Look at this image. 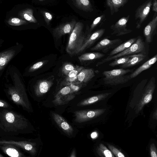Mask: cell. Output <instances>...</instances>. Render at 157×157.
<instances>
[{"label": "cell", "instance_id": "e575fe53", "mask_svg": "<svg viewBox=\"0 0 157 157\" xmlns=\"http://www.w3.org/2000/svg\"><path fill=\"white\" fill-rule=\"evenodd\" d=\"M104 17V15H102L97 17L93 21L90 25V27L89 29L90 32L93 30L96 26L100 23L102 19Z\"/></svg>", "mask_w": 157, "mask_h": 157}, {"label": "cell", "instance_id": "4fadbf2b", "mask_svg": "<svg viewBox=\"0 0 157 157\" xmlns=\"http://www.w3.org/2000/svg\"><path fill=\"white\" fill-rule=\"evenodd\" d=\"M54 79V76L52 75L46 79L39 80L35 87L36 95L40 96L47 92L53 85Z\"/></svg>", "mask_w": 157, "mask_h": 157}, {"label": "cell", "instance_id": "8992f818", "mask_svg": "<svg viewBox=\"0 0 157 157\" xmlns=\"http://www.w3.org/2000/svg\"><path fill=\"white\" fill-rule=\"evenodd\" d=\"M155 86V78L153 77L151 78L146 86L145 91L137 104L136 108L137 113L141 110L145 105L151 101Z\"/></svg>", "mask_w": 157, "mask_h": 157}, {"label": "cell", "instance_id": "d590c367", "mask_svg": "<svg viewBox=\"0 0 157 157\" xmlns=\"http://www.w3.org/2000/svg\"><path fill=\"white\" fill-rule=\"evenodd\" d=\"M43 14L45 22L48 25H49L50 22L52 19V15L50 13L46 11H43Z\"/></svg>", "mask_w": 157, "mask_h": 157}, {"label": "cell", "instance_id": "4dcf8cb0", "mask_svg": "<svg viewBox=\"0 0 157 157\" xmlns=\"http://www.w3.org/2000/svg\"><path fill=\"white\" fill-rule=\"evenodd\" d=\"M10 25L13 26H19L26 24L27 22L23 19L16 17H11L7 21Z\"/></svg>", "mask_w": 157, "mask_h": 157}, {"label": "cell", "instance_id": "52a82bcc", "mask_svg": "<svg viewBox=\"0 0 157 157\" xmlns=\"http://www.w3.org/2000/svg\"><path fill=\"white\" fill-rule=\"evenodd\" d=\"M152 0H148L138 7L135 11V18L136 28L139 29L146 19L152 6Z\"/></svg>", "mask_w": 157, "mask_h": 157}, {"label": "cell", "instance_id": "6da1fadb", "mask_svg": "<svg viewBox=\"0 0 157 157\" xmlns=\"http://www.w3.org/2000/svg\"><path fill=\"white\" fill-rule=\"evenodd\" d=\"M28 124L26 118L12 111L5 110L0 113V125L5 132H21Z\"/></svg>", "mask_w": 157, "mask_h": 157}, {"label": "cell", "instance_id": "484cf974", "mask_svg": "<svg viewBox=\"0 0 157 157\" xmlns=\"http://www.w3.org/2000/svg\"><path fill=\"white\" fill-rule=\"evenodd\" d=\"M33 11L30 8H26L19 12L18 16L23 19L29 22L36 23L37 22L33 14Z\"/></svg>", "mask_w": 157, "mask_h": 157}, {"label": "cell", "instance_id": "5b68a950", "mask_svg": "<svg viewBox=\"0 0 157 157\" xmlns=\"http://www.w3.org/2000/svg\"><path fill=\"white\" fill-rule=\"evenodd\" d=\"M8 93L14 103L26 109L30 108V104L24 90L16 86L10 87Z\"/></svg>", "mask_w": 157, "mask_h": 157}, {"label": "cell", "instance_id": "2e32d148", "mask_svg": "<svg viewBox=\"0 0 157 157\" xmlns=\"http://www.w3.org/2000/svg\"><path fill=\"white\" fill-rule=\"evenodd\" d=\"M52 116L55 121L65 133L69 136L72 135L73 127L63 117L55 113H52Z\"/></svg>", "mask_w": 157, "mask_h": 157}, {"label": "cell", "instance_id": "603a6c76", "mask_svg": "<svg viewBox=\"0 0 157 157\" xmlns=\"http://www.w3.org/2000/svg\"><path fill=\"white\" fill-rule=\"evenodd\" d=\"M74 5L78 9L86 12L93 10L90 0H72Z\"/></svg>", "mask_w": 157, "mask_h": 157}, {"label": "cell", "instance_id": "7c38bea8", "mask_svg": "<svg viewBox=\"0 0 157 157\" xmlns=\"http://www.w3.org/2000/svg\"><path fill=\"white\" fill-rule=\"evenodd\" d=\"M76 22L75 19H73L70 21L61 24L57 27L53 31L54 36L57 39H59L66 34H70Z\"/></svg>", "mask_w": 157, "mask_h": 157}, {"label": "cell", "instance_id": "44dd1931", "mask_svg": "<svg viewBox=\"0 0 157 157\" xmlns=\"http://www.w3.org/2000/svg\"><path fill=\"white\" fill-rule=\"evenodd\" d=\"M136 39V38H132L121 44L110 52L106 58L110 57L125 50L133 44Z\"/></svg>", "mask_w": 157, "mask_h": 157}, {"label": "cell", "instance_id": "f546056e", "mask_svg": "<svg viewBox=\"0 0 157 157\" xmlns=\"http://www.w3.org/2000/svg\"><path fill=\"white\" fill-rule=\"evenodd\" d=\"M130 58L129 55L121 57L114 59V60L109 63V65L110 66L113 67L121 65L126 63Z\"/></svg>", "mask_w": 157, "mask_h": 157}, {"label": "cell", "instance_id": "3957f363", "mask_svg": "<svg viewBox=\"0 0 157 157\" xmlns=\"http://www.w3.org/2000/svg\"><path fill=\"white\" fill-rule=\"evenodd\" d=\"M133 69H125L123 68L105 71L102 73L105 76L104 83L107 85H117L124 83L131 79L129 73H132Z\"/></svg>", "mask_w": 157, "mask_h": 157}, {"label": "cell", "instance_id": "60d3db41", "mask_svg": "<svg viewBox=\"0 0 157 157\" xmlns=\"http://www.w3.org/2000/svg\"><path fill=\"white\" fill-rule=\"evenodd\" d=\"M3 157V156L0 154V157Z\"/></svg>", "mask_w": 157, "mask_h": 157}, {"label": "cell", "instance_id": "9a60e30c", "mask_svg": "<svg viewBox=\"0 0 157 157\" xmlns=\"http://www.w3.org/2000/svg\"><path fill=\"white\" fill-rule=\"evenodd\" d=\"M105 31V29H101L92 33H90L80 49L79 53L82 52L91 46L102 36Z\"/></svg>", "mask_w": 157, "mask_h": 157}, {"label": "cell", "instance_id": "1f68e13d", "mask_svg": "<svg viewBox=\"0 0 157 157\" xmlns=\"http://www.w3.org/2000/svg\"><path fill=\"white\" fill-rule=\"evenodd\" d=\"M78 66H75L70 63H66L63 64L62 68V72L67 75L70 71L76 69Z\"/></svg>", "mask_w": 157, "mask_h": 157}, {"label": "cell", "instance_id": "f1b7e54d", "mask_svg": "<svg viewBox=\"0 0 157 157\" xmlns=\"http://www.w3.org/2000/svg\"><path fill=\"white\" fill-rule=\"evenodd\" d=\"M97 152L101 157H114L112 152L109 150L103 144L101 143L97 148Z\"/></svg>", "mask_w": 157, "mask_h": 157}, {"label": "cell", "instance_id": "f35d334b", "mask_svg": "<svg viewBox=\"0 0 157 157\" xmlns=\"http://www.w3.org/2000/svg\"><path fill=\"white\" fill-rule=\"evenodd\" d=\"M9 106L8 104L6 101L0 100V107L3 108H7Z\"/></svg>", "mask_w": 157, "mask_h": 157}, {"label": "cell", "instance_id": "30bf717a", "mask_svg": "<svg viewBox=\"0 0 157 157\" xmlns=\"http://www.w3.org/2000/svg\"><path fill=\"white\" fill-rule=\"evenodd\" d=\"M130 15L126 17H123L120 19L115 24L110 27L113 32L111 35L116 36H123L131 33L132 30L126 28L127 23L128 21Z\"/></svg>", "mask_w": 157, "mask_h": 157}, {"label": "cell", "instance_id": "74e56055", "mask_svg": "<svg viewBox=\"0 0 157 157\" xmlns=\"http://www.w3.org/2000/svg\"><path fill=\"white\" fill-rule=\"evenodd\" d=\"M152 10L155 13L157 12V0H154L152 3Z\"/></svg>", "mask_w": 157, "mask_h": 157}, {"label": "cell", "instance_id": "8d00e7d4", "mask_svg": "<svg viewBox=\"0 0 157 157\" xmlns=\"http://www.w3.org/2000/svg\"><path fill=\"white\" fill-rule=\"evenodd\" d=\"M150 152L151 157H157V151L156 147L153 143H152L150 145Z\"/></svg>", "mask_w": 157, "mask_h": 157}, {"label": "cell", "instance_id": "ac0fdd59", "mask_svg": "<svg viewBox=\"0 0 157 157\" xmlns=\"http://www.w3.org/2000/svg\"><path fill=\"white\" fill-rule=\"evenodd\" d=\"M130 58L125 63L121 64V67L125 68L136 65L143 60L146 56L145 54L142 53L132 54L129 55Z\"/></svg>", "mask_w": 157, "mask_h": 157}, {"label": "cell", "instance_id": "d6986e66", "mask_svg": "<svg viewBox=\"0 0 157 157\" xmlns=\"http://www.w3.org/2000/svg\"><path fill=\"white\" fill-rule=\"evenodd\" d=\"M157 55L156 54L153 57L145 62L141 66L139 67L130 75L131 79L136 77L143 71L151 67L156 61Z\"/></svg>", "mask_w": 157, "mask_h": 157}, {"label": "cell", "instance_id": "b9f144b4", "mask_svg": "<svg viewBox=\"0 0 157 157\" xmlns=\"http://www.w3.org/2000/svg\"><path fill=\"white\" fill-rule=\"evenodd\" d=\"M39 1H43L44 0H39Z\"/></svg>", "mask_w": 157, "mask_h": 157}, {"label": "cell", "instance_id": "5bb4252c", "mask_svg": "<svg viewBox=\"0 0 157 157\" xmlns=\"http://www.w3.org/2000/svg\"><path fill=\"white\" fill-rule=\"evenodd\" d=\"M10 144L15 145L34 155L36 152V149L33 143L27 141H15L13 140H0V145Z\"/></svg>", "mask_w": 157, "mask_h": 157}, {"label": "cell", "instance_id": "9c48e42d", "mask_svg": "<svg viewBox=\"0 0 157 157\" xmlns=\"http://www.w3.org/2000/svg\"><path fill=\"white\" fill-rule=\"evenodd\" d=\"M123 40L120 39L110 40L104 39L99 42L95 46L91 48L92 51H101L106 53L110 50L113 49L123 42Z\"/></svg>", "mask_w": 157, "mask_h": 157}, {"label": "cell", "instance_id": "8fae6325", "mask_svg": "<svg viewBox=\"0 0 157 157\" xmlns=\"http://www.w3.org/2000/svg\"><path fill=\"white\" fill-rule=\"evenodd\" d=\"M157 29V14L155 13L152 20L144 28V34L147 43H151L154 36L156 34Z\"/></svg>", "mask_w": 157, "mask_h": 157}, {"label": "cell", "instance_id": "e0dca14e", "mask_svg": "<svg viewBox=\"0 0 157 157\" xmlns=\"http://www.w3.org/2000/svg\"><path fill=\"white\" fill-rule=\"evenodd\" d=\"M95 75L94 71L93 69L83 68L78 74L75 79L71 83L80 84L87 83Z\"/></svg>", "mask_w": 157, "mask_h": 157}, {"label": "cell", "instance_id": "d6a6232c", "mask_svg": "<svg viewBox=\"0 0 157 157\" xmlns=\"http://www.w3.org/2000/svg\"><path fill=\"white\" fill-rule=\"evenodd\" d=\"M48 61H39L31 66L29 70V72H31L34 71L42 67L44 65L47 63Z\"/></svg>", "mask_w": 157, "mask_h": 157}, {"label": "cell", "instance_id": "ab89813d", "mask_svg": "<svg viewBox=\"0 0 157 157\" xmlns=\"http://www.w3.org/2000/svg\"><path fill=\"white\" fill-rule=\"evenodd\" d=\"M97 134L96 132H94L92 133L91 135V137L93 139H94L97 137Z\"/></svg>", "mask_w": 157, "mask_h": 157}, {"label": "cell", "instance_id": "277c9868", "mask_svg": "<svg viewBox=\"0 0 157 157\" xmlns=\"http://www.w3.org/2000/svg\"><path fill=\"white\" fill-rule=\"evenodd\" d=\"M142 53L146 54L145 44L140 36H138L136 41L129 47L123 51L109 58H105L98 62L96 64L98 67L112 60L125 56Z\"/></svg>", "mask_w": 157, "mask_h": 157}, {"label": "cell", "instance_id": "7402d4cb", "mask_svg": "<svg viewBox=\"0 0 157 157\" xmlns=\"http://www.w3.org/2000/svg\"><path fill=\"white\" fill-rule=\"evenodd\" d=\"M110 94V93H102L90 97L81 101L77 105L78 106H83L94 103L105 98Z\"/></svg>", "mask_w": 157, "mask_h": 157}, {"label": "cell", "instance_id": "83f0119b", "mask_svg": "<svg viewBox=\"0 0 157 157\" xmlns=\"http://www.w3.org/2000/svg\"><path fill=\"white\" fill-rule=\"evenodd\" d=\"M84 68L82 66H78L75 69L70 71L67 75L65 78V82L69 85L76 78L77 75Z\"/></svg>", "mask_w": 157, "mask_h": 157}, {"label": "cell", "instance_id": "7a4b0ae2", "mask_svg": "<svg viewBox=\"0 0 157 157\" xmlns=\"http://www.w3.org/2000/svg\"><path fill=\"white\" fill-rule=\"evenodd\" d=\"M83 24L81 22H76L70 34L66 48V51L70 56H73L79 51L90 33H85L83 30Z\"/></svg>", "mask_w": 157, "mask_h": 157}, {"label": "cell", "instance_id": "d4e9b609", "mask_svg": "<svg viewBox=\"0 0 157 157\" xmlns=\"http://www.w3.org/2000/svg\"><path fill=\"white\" fill-rule=\"evenodd\" d=\"M105 56V55L99 52H88L84 53L78 57L80 62L92 61L100 59Z\"/></svg>", "mask_w": 157, "mask_h": 157}, {"label": "cell", "instance_id": "ffe728a7", "mask_svg": "<svg viewBox=\"0 0 157 157\" xmlns=\"http://www.w3.org/2000/svg\"><path fill=\"white\" fill-rule=\"evenodd\" d=\"M128 0H106V3L109 8L111 15H112L118 11L119 9L124 6Z\"/></svg>", "mask_w": 157, "mask_h": 157}, {"label": "cell", "instance_id": "4316f807", "mask_svg": "<svg viewBox=\"0 0 157 157\" xmlns=\"http://www.w3.org/2000/svg\"><path fill=\"white\" fill-rule=\"evenodd\" d=\"M5 145L2 147L1 149L3 152L10 157H21L23 155L15 148L12 147L10 144Z\"/></svg>", "mask_w": 157, "mask_h": 157}, {"label": "cell", "instance_id": "ba28073f", "mask_svg": "<svg viewBox=\"0 0 157 157\" xmlns=\"http://www.w3.org/2000/svg\"><path fill=\"white\" fill-rule=\"evenodd\" d=\"M105 111V109H104L75 111L74 112L75 117V121L79 123L85 122L99 116Z\"/></svg>", "mask_w": 157, "mask_h": 157}, {"label": "cell", "instance_id": "836d02e7", "mask_svg": "<svg viewBox=\"0 0 157 157\" xmlns=\"http://www.w3.org/2000/svg\"><path fill=\"white\" fill-rule=\"evenodd\" d=\"M108 146L111 151L117 157H124V154L113 146L109 144Z\"/></svg>", "mask_w": 157, "mask_h": 157}, {"label": "cell", "instance_id": "cb8c5ba5", "mask_svg": "<svg viewBox=\"0 0 157 157\" xmlns=\"http://www.w3.org/2000/svg\"><path fill=\"white\" fill-rule=\"evenodd\" d=\"M15 53V51L12 49L0 53V71L4 67L13 57Z\"/></svg>", "mask_w": 157, "mask_h": 157}]
</instances>
